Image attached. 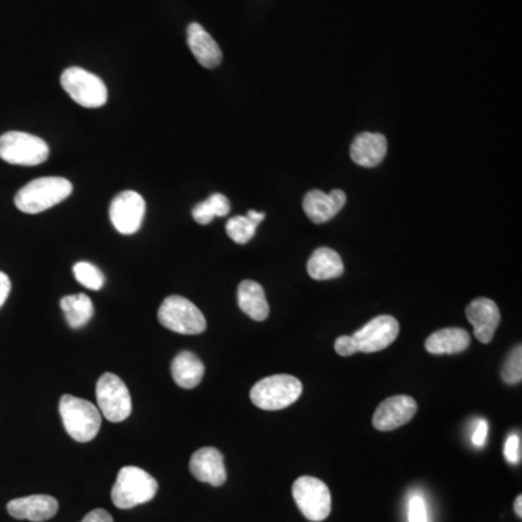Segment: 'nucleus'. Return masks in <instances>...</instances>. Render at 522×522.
<instances>
[{"mask_svg":"<svg viewBox=\"0 0 522 522\" xmlns=\"http://www.w3.org/2000/svg\"><path fill=\"white\" fill-rule=\"evenodd\" d=\"M466 317L473 325L475 337L480 342L489 344L501 322V312L494 300L477 298L466 308Z\"/></svg>","mask_w":522,"mask_h":522,"instance_id":"obj_13","label":"nucleus"},{"mask_svg":"<svg viewBox=\"0 0 522 522\" xmlns=\"http://www.w3.org/2000/svg\"><path fill=\"white\" fill-rule=\"evenodd\" d=\"M9 293H11V279L4 272H0V308L4 307Z\"/></svg>","mask_w":522,"mask_h":522,"instance_id":"obj_33","label":"nucleus"},{"mask_svg":"<svg viewBox=\"0 0 522 522\" xmlns=\"http://www.w3.org/2000/svg\"><path fill=\"white\" fill-rule=\"evenodd\" d=\"M157 491L159 484L150 473L140 467L125 466L118 473L110 496L117 508L130 509L154 499Z\"/></svg>","mask_w":522,"mask_h":522,"instance_id":"obj_2","label":"nucleus"},{"mask_svg":"<svg viewBox=\"0 0 522 522\" xmlns=\"http://www.w3.org/2000/svg\"><path fill=\"white\" fill-rule=\"evenodd\" d=\"M336 351L339 356H353V354L359 353L357 350L356 342L351 336H342L339 337L336 341Z\"/></svg>","mask_w":522,"mask_h":522,"instance_id":"obj_30","label":"nucleus"},{"mask_svg":"<svg viewBox=\"0 0 522 522\" xmlns=\"http://www.w3.org/2000/svg\"><path fill=\"white\" fill-rule=\"evenodd\" d=\"M470 347V336L466 329H444L434 332L425 341V349L431 354L463 353Z\"/></svg>","mask_w":522,"mask_h":522,"instance_id":"obj_20","label":"nucleus"},{"mask_svg":"<svg viewBox=\"0 0 522 522\" xmlns=\"http://www.w3.org/2000/svg\"><path fill=\"white\" fill-rule=\"evenodd\" d=\"M189 469L199 482L223 486L226 482L225 463L223 453L214 447H204L192 455Z\"/></svg>","mask_w":522,"mask_h":522,"instance_id":"obj_14","label":"nucleus"},{"mask_svg":"<svg viewBox=\"0 0 522 522\" xmlns=\"http://www.w3.org/2000/svg\"><path fill=\"white\" fill-rule=\"evenodd\" d=\"M487 437V423L486 421H479L477 423L476 430L473 433L472 442L473 444L477 445V447H482L486 442Z\"/></svg>","mask_w":522,"mask_h":522,"instance_id":"obj_32","label":"nucleus"},{"mask_svg":"<svg viewBox=\"0 0 522 522\" xmlns=\"http://www.w3.org/2000/svg\"><path fill=\"white\" fill-rule=\"evenodd\" d=\"M505 459L511 465H518L521 462V437L518 434H511L505 443Z\"/></svg>","mask_w":522,"mask_h":522,"instance_id":"obj_29","label":"nucleus"},{"mask_svg":"<svg viewBox=\"0 0 522 522\" xmlns=\"http://www.w3.org/2000/svg\"><path fill=\"white\" fill-rule=\"evenodd\" d=\"M61 309H63L68 324L71 329H78L85 327L93 314H95V308H93L92 300L85 293H78V295H70L61 299Z\"/></svg>","mask_w":522,"mask_h":522,"instance_id":"obj_23","label":"nucleus"},{"mask_svg":"<svg viewBox=\"0 0 522 522\" xmlns=\"http://www.w3.org/2000/svg\"><path fill=\"white\" fill-rule=\"evenodd\" d=\"M58 410L64 428L75 442H92L99 433L102 413L92 402L73 395H63Z\"/></svg>","mask_w":522,"mask_h":522,"instance_id":"obj_3","label":"nucleus"},{"mask_svg":"<svg viewBox=\"0 0 522 522\" xmlns=\"http://www.w3.org/2000/svg\"><path fill=\"white\" fill-rule=\"evenodd\" d=\"M502 379L508 385H517L522 379V350L521 346L512 350L508 359L502 367Z\"/></svg>","mask_w":522,"mask_h":522,"instance_id":"obj_27","label":"nucleus"},{"mask_svg":"<svg viewBox=\"0 0 522 522\" xmlns=\"http://www.w3.org/2000/svg\"><path fill=\"white\" fill-rule=\"evenodd\" d=\"M516 514L518 516V518L522 517V496L519 495L518 497L516 499Z\"/></svg>","mask_w":522,"mask_h":522,"instance_id":"obj_35","label":"nucleus"},{"mask_svg":"<svg viewBox=\"0 0 522 522\" xmlns=\"http://www.w3.org/2000/svg\"><path fill=\"white\" fill-rule=\"evenodd\" d=\"M60 81L71 99L83 108H100L108 100V89L102 78L85 68H68Z\"/></svg>","mask_w":522,"mask_h":522,"instance_id":"obj_9","label":"nucleus"},{"mask_svg":"<svg viewBox=\"0 0 522 522\" xmlns=\"http://www.w3.org/2000/svg\"><path fill=\"white\" fill-rule=\"evenodd\" d=\"M80 522H113V518L105 509H93Z\"/></svg>","mask_w":522,"mask_h":522,"instance_id":"obj_31","label":"nucleus"},{"mask_svg":"<svg viewBox=\"0 0 522 522\" xmlns=\"http://www.w3.org/2000/svg\"><path fill=\"white\" fill-rule=\"evenodd\" d=\"M50 156V147L36 135L11 130L0 137V159L16 166H38Z\"/></svg>","mask_w":522,"mask_h":522,"instance_id":"obj_6","label":"nucleus"},{"mask_svg":"<svg viewBox=\"0 0 522 522\" xmlns=\"http://www.w3.org/2000/svg\"><path fill=\"white\" fill-rule=\"evenodd\" d=\"M346 201V193L339 189L332 191L331 193L311 191L305 194L304 211L312 223L324 224L344 208Z\"/></svg>","mask_w":522,"mask_h":522,"instance_id":"obj_16","label":"nucleus"},{"mask_svg":"<svg viewBox=\"0 0 522 522\" xmlns=\"http://www.w3.org/2000/svg\"><path fill=\"white\" fill-rule=\"evenodd\" d=\"M144 215L145 201L137 192H122L110 204V223L118 233L124 235L137 233L141 228Z\"/></svg>","mask_w":522,"mask_h":522,"instance_id":"obj_10","label":"nucleus"},{"mask_svg":"<svg viewBox=\"0 0 522 522\" xmlns=\"http://www.w3.org/2000/svg\"><path fill=\"white\" fill-rule=\"evenodd\" d=\"M73 184L64 177H39L22 187L15 196V205L24 214H41L70 196Z\"/></svg>","mask_w":522,"mask_h":522,"instance_id":"obj_1","label":"nucleus"},{"mask_svg":"<svg viewBox=\"0 0 522 522\" xmlns=\"http://www.w3.org/2000/svg\"><path fill=\"white\" fill-rule=\"evenodd\" d=\"M417 410V402L411 396H392L378 406L373 415V427L379 431L396 430L410 423Z\"/></svg>","mask_w":522,"mask_h":522,"instance_id":"obj_12","label":"nucleus"},{"mask_svg":"<svg viewBox=\"0 0 522 522\" xmlns=\"http://www.w3.org/2000/svg\"><path fill=\"white\" fill-rule=\"evenodd\" d=\"M399 336V322L391 315H381L354 332V342L360 353H378L388 349Z\"/></svg>","mask_w":522,"mask_h":522,"instance_id":"obj_11","label":"nucleus"},{"mask_svg":"<svg viewBox=\"0 0 522 522\" xmlns=\"http://www.w3.org/2000/svg\"><path fill=\"white\" fill-rule=\"evenodd\" d=\"M98 408L110 423H122L132 412V401L122 379L117 374L105 373L96 383Z\"/></svg>","mask_w":522,"mask_h":522,"instance_id":"obj_7","label":"nucleus"},{"mask_svg":"<svg viewBox=\"0 0 522 522\" xmlns=\"http://www.w3.org/2000/svg\"><path fill=\"white\" fill-rule=\"evenodd\" d=\"M304 386L299 379L290 374H275L257 381L250 392V398L257 408L265 411L285 410L297 402Z\"/></svg>","mask_w":522,"mask_h":522,"instance_id":"obj_4","label":"nucleus"},{"mask_svg":"<svg viewBox=\"0 0 522 522\" xmlns=\"http://www.w3.org/2000/svg\"><path fill=\"white\" fill-rule=\"evenodd\" d=\"M58 511V502L50 495H31V496L12 499L7 504L9 516L16 519L43 522L53 518Z\"/></svg>","mask_w":522,"mask_h":522,"instance_id":"obj_15","label":"nucleus"},{"mask_svg":"<svg viewBox=\"0 0 522 522\" xmlns=\"http://www.w3.org/2000/svg\"><path fill=\"white\" fill-rule=\"evenodd\" d=\"M257 224L248 216H234L226 223V234L236 244H247L257 231Z\"/></svg>","mask_w":522,"mask_h":522,"instance_id":"obj_25","label":"nucleus"},{"mask_svg":"<svg viewBox=\"0 0 522 522\" xmlns=\"http://www.w3.org/2000/svg\"><path fill=\"white\" fill-rule=\"evenodd\" d=\"M307 270L314 280L337 279L344 273V263L337 251L321 247L314 251L308 261Z\"/></svg>","mask_w":522,"mask_h":522,"instance_id":"obj_22","label":"nucleus"},{"mask_svg":"<svg viewBox=\"0 0 522 522\" xmlns=\"http://www.w3.org/2000/svg\"><path fill=\"white\" fill-rule=\"evenodd\" d=\"M230 211L231 204L228 198L221 193H214L205 202H201L194 206L192 215L196 223L208 225L212 223V219L216 216H226Z\"/></svg>","mask_w":522,"mask_h":522,"instance_id":"obj_24","label":"nucleus"},{"mask_svg":"<svg viewBox=\"0 0 522 522\" xmlns=\"http://www.w3.org/2000/svg\"><path fill=\"white\" fill-rule=\"evenodd\" d=\"M293 499L305 518L321 522L331 514V494L322 480L312 476L297 479L292 487Z\"/></svg>","mask_w":522,"mask_h":522,"instance_id":"obj_8","label":"nucleus"},{"mask_svg":"<svg viewBox=\"0 0 522 522\" xmlns=\"http://www.w3.org/2000/svg\"><path fill=\"white\" fill-rule=\"evenodd\" d=\"M159 321L164 329L184 336H198L206 329V319L193 302L183 297L162 300Z\"/></svg>","mask_w":522,"mask_h":522,"instance_id":"obj_5","label":"nucleus"},{"mask_svg":"<svg viewBox=\"0 0 522 522\" xmlns=\"http://www.w3.org/2000/svg\"><path fill=\"white\" fill-rule=\"evenodd\" d=\"M172 374L177 386L183 389H193L201 383L205 374V366L196 354L182 351L174 357L172 364Z\"/></svg>","mask_w":522,"mask_h":522,"instance_id":"obj_21","label":"nucleus"},{"mask_svg":"<svg viewBox=\"0 0 522 522\" xmlns=\"http://www.w3.org/2000/svg\"><path fill=\"white\" fill-rule=\"evenodd\" d=\"M187 44L201 66L205 68H218L223 61V51L215 39L209 36L204 26L196 22L187 26Z\"/></svg>","mask_w":522,"mask_h":522,"instance_id":"obj_18","label":"nucleus"},{"mask_svg":"<svg viewBox=\"0 0 522 522\" xmlns=\"http://www.w3.org/2000/svg\"><path fill=\"white\" fill-rule=\"evenodd\" d=\"M238 305H240L241 311L255 321H265L270 312L265 289L255 280L241 282L238 287Z\"/></svg>","mask_w":522,"mask_h":522,"instance_id":"obj_19","label":"nucleus"},{"mask_svg":"<svg viewBox=\"0 0 522 522\" xmlns=\"http://www.w3.org/2000/svg\"><path fill=\"white\" fill-rule=\"evenodd\" d=\"M408 518L410 522H428L427 505L420 495L411 497Z\"/></svg>","mask_w":522,"mask_h":522,"instance_id":"obj_28","label":"nucleus"},{"mask_svg":"<svg viewBox=\"0 0 522 522\" xmlns=\"http://www.w3.org/2000/svg\"><path fill=\"white\" fill-rule=\"evenodd\" d=\"M247 216L251 219V221H255L257 225L261 223V221H263V219L266 218V215L263 214V212L253 211V209L248 211Z\"/></svg>","mask_w":522,"mask_h":522,"instance_id":"obj_34","label":"nucleus"},{"mask_svg":"<svg viewBox=\"0 0 522 522\" xmlns=\"http://www.w3.org/2000/svg\"><path fill=\"white\" fill-rule=\"evenodd\" d=\"M388 152V141L385 135L363 132L354 138L350 156L356 164L361 167H376L383 162Z\"/></svg>","mask_w":522,"mask_h":522,"instance_id":"obj_17","label":"nucleus"},{"mask_svg":"<svg viewBox=\"0 0 522 522\" xmlns=\"http://www.w3.org/2000/svg\"><path fill=\"white\" fill-rule=\"evenodd\" d=\"M76 280L80 283L81 287H88L90 290H100L105 285V276L96 266L90 265L88 261H80L76 263L73 267Z\"/></svg>","mask_w":522,"mask_h":522,"instance_id":"obj_26","label":"nucleus"}]
</instances>
